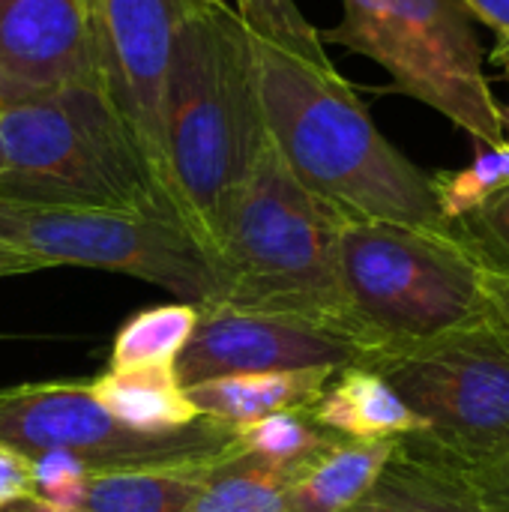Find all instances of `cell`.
Listing matches in <instances>:
<instances>
[{"label":"cell","mask_w":509,"mask_h":512,"mask_svg":"<svg viewBox=\"0 0 509 512\" xmlns=\"http://www.w3.org/2000/svg\"><path fill=\"white\" fill-rule=\"evenodd\" d=\"M267 144L252 33L228 0H195L177 27L165 87V192L213 264L231 204Z\"/></svg>","instance_id":"obj_1"},{"label":"cell","mask_w":509,"mask_h":512,"mask_svg":"<svg viewBox=\"0 0 509 512\" xmlns=\"http://www.w3.org/2000/svg\"><path fill=\"white\" fill-rule=\"evenodd\" d=\"M252 45L270 147L312 195L354 222L447 228L432 177L387 141L336 66H315L258 36Z\"/></svg>","instance_id":"obj_2"},{"label":"cell","mask_w":509,"mask_h":512,"mask_svg":"<svg viewBox=\"0 0 509 512\" xmlns=\"http://www.w3.org/2000/svg\"><path fill=\"white\" fill-rule=\"evenodd\" d=\"M342 225L345 216L312 195L267 144L240 186L219 240L216 303L300 315L357 339L339 282Z\"/></svg>","instance_id":"obj_3"},{"label":"cell","mask_w":509,"mask_h":512,"mask_svg":"<svg viewBox=\"0 0 509 512\" xmlns=\"http://www.w3.org/2000/svg\"><path fill=\"white\" fill-rule=\"evenodd\" d=\"M0 195L177 219L138 135L102 84L0 102Z\"/></svg>","instance_id":"obj_4"},{"label":"cell","mask_w":509,"mask_h":512,"mask_svg":"<svg viewBox=\"0 0 509 512\" xmlns=\"http://www.w3.org/2000/svg\"><path fill=\"white\" fill-rule=\"evenodd\" d=\"M339 282L363 360L486 318L483 270L450 228L345 219Z\"/></svg>","instance_id":"obj_5"},{"label":"cell","mask_w":509,"mask_h":512,"mask_svg":"<svg viewBox=\"0 0 509 512\" xmlns=\"http://www.w3.org/2000/svg\"><path fill=\"white\" fill-rule=\"evenodd\" d=\"M360 363L423 420L396 441L408 456L468 477L509 453V339L489 318Z\"/></svg>","instance_id":"obj_6"},{"label":"cell","mask_w":509,"mask_h":512,"mask_svg":"<svg viewBox=\"0 0 509 512\" xmlns=\"http://www.w3.org/2000/svg\"><path fill=\"white\" fill-rule=\"evenodd\" d=\"M474 21L462 0H342V21L321 39L375 60L396 93L495 147L504 141V108L483 72Z\"/></svg>","instance_id":"obj_7"},{"label":"cell","mask_w":509,"mask_h":512,"mask_svg":"<svg viewBox=\"0 0 509 512\" xmlns=\"http://www.w3.org/2000/svg\"><path fill=\"white\" fill-rule=\"evenodd\" d=\"M0 246L42 267H96L159 285L180 303H216L219 273L192 231L159 213L0 195Z\"/></svg>","instance_id":"obj_8"},{"label":"cell","mask_w":509,"mask_h":512,"mask_svg":"<svg viewBox=\"0 0 509 512\" xmlns=\"http://www.w3.org/2000/svg\"><path fill=\"white\" fill-rule=\"evenodd\" d=\"M237 441V426L201 417L177 432H132L81 381H42L0 390V444L27 459L69 453L90 474L210 465Z\"/></svg>","instance_id":"obj_9"},{"label":"cell","mask_w":509,"mask_h":512,"mask_svg":"<svg viewBox=\"0 0 509 512\" xmlns=\"http://www.w3.org/2000/svg\"><path fill=\"white\" fill-rule=\"evenodd\" d=\"M363 348L345 330L300 315L237 309L228 303L198 306L195 330L174 360L183 387L252 372L348 369Z\"/></svg>","instance_id":"obj_10"},{"label":"cell","mask_w":509,"mask_h":512,"mask_svg":"<svg viewBox=\"0 0 509 512\" xmlns=\"http://www.w3.org/2000/svg\"><path fill=\"white\" fill-rule=\"evenodd\" d=\"M195 0H99L93 18L102 84L165 186V87L174 36ZM174 207V204H171Z\"/></svg>","instance_id":"obj_11"},{"label":"cell","mask_w":509,"mask_h":512,"mask_svg":"<svg viewBox=\"0 0 509 512\" xmlns=\"http://www.w3.org/2000/svg\"><path fill=\"white\" fill-rule=\"evenodd\" d=\"M84 84L102 72L81 0H0V102Z\"/></svg>","instance_id":"obj_12"},{"label":"cell","mask_w":509,"mask_h":512,"mask_svg":"<svg viewBox=\"0 0 509 512\" xmlns=\"http://www.w3.org/2000/svg\"><path fill=\"white\" fill-rule=\"evenodd\" d=\"M309 414L324 429L354 441H399L423 432V420L402 402L390 381L363 363L339 369Z\"/></svg>","instance_id":"obj_13"},{"label":"cell","mask_w":509,"mask_h":512,"mask_svg":"<svg viewBox=\"0 0 509 512\" xmlns=\"http://www.w3.org/2000/svg\"><path fill=\"white\" fill-rule=\"evenodd\" d=\"M333 369H297V372H252V375H228L186 387V396L201 411V417L249 426L255 420L306 411L318 402Z\"/></svg>","instance_id":"obj_14"},{"label":"cell","mask_w":509,"mask_h":512,"mask_svg":"<svg viewBox=\"0 0 509 512\" xmlns=\"http://www.w3.org/2000/svg\"><path fill=\"white\" fill-rule=\"evenodd\" d=\"M93 399L132 432H177L201 420V411L177 381L174 366L108 369L90 381Z\"/></svg>","instance_id":"obj_15"},{"label":"cell","mask_w":509,"mask_h":512,"mask_svg":"<svg viewBox=\"0 0 509 512\" xmlns=\"http://www.w3.org/2000/svg\"><path fill=\"white\" fill-rule=\"evenodd\" d=\"M396 453V441L339 438L315 456L291 486V512L351 510L381 477Z\"/></svg>","instance_id":"obj_16"},{"label":"cell","mask_w":509,"mask_h":512,"mask_svg":"<svg viewBox=\"0 0 509 512\" xmlns=\"http://www.w3.org/2000/svg\"><path fill=\"white\" fill-rule=\"evenodd\" d=\"M345 512H480V507L465 477L414 459L396 444L375 486Z\"/></svg>","instance_id":"obj_17"},{"label":"cell","mask_w":509,"mask_h":512,"mask_svg":"<svg viewBox=\"0 0 509 512\" xmlns=\"http://www.w3.org/2000/svg\"><path fill=\"white\" fill-rule=\"evenodd\" d=\"M213 465V462H210ZM210 465L90 474L81 512H183L198 495Z\"/></svg>","instance_id":"obj_18"},{"label":"cell","mask_w":509,"mask_h":512,"mask_svg":"<svg viewBox=\"0 0 509 512\" xmlns=\"http://www.w3.org/2000/svg\"><path fill=\"white\" fill-rule=\"evenodd\" d=\"M297 474L273 468L234 447L216 459L183 512H291Z\"/></svg>","instance_id":"obj_19"},{"label":"cell","mask_w":509,"mask_h":512,"mask_svg":"<svg viewBox=\"0 0 509 512\" xmlns=\"http://www.w3.org/2000/svg\"><path fill=\"white\" fill-rule=\"evenodd\" d=\"M198 321L195 303H165L132 315L114 336L111 369L174 366Z\"/></svg>","instance_id":"obj_20"},{"label":"cell","mask_w":509,"mask_h":512,"mask_svg":"<svg viewBox=\"0 0 509 512\" xmlns=\"http://www.w3.org/2000/svg\"><path fill=\"white\" fill-rule=\"evenodd\" d=\"M339 438L342 435L315 423L306 408V411H285V414L255 420L249 426H240L234 450L255 456L273 468L300 474L315 456H321Z\"/></svg>","instance_id":"obj_21"},{"label":"cell","mask_w":509,"mask_h":512,"mask_svg":"<svg viewBox=\"0 0 509 512\" xmlns=\"http://www.w3.org/2000/svg\"><path fill=\"white\" fill-rule=\"evenodd\" d=\"M432 177V192L447 228L462 216L489 204L498 192L509 186V144L501 141L495 147H480L471 165L459 171H438Z\"/></svg>","instance_id":"obj_22"},{"label":"cell","mask_w":509,"mask_h":512,"mask_svg":"<svg viewBox=\"0 0 509 512\" xmlns=\"http://www.w3.org/2000/svg\"><path fill=\"white\" fill-rule=\"evenodd\" d=\"M228 6L240 15L246 30L261 42L282 48L294 57H303L315 66L333 69L321 30L309 24L297 0H231Z\"/></svg>","instance_id":"obj_23"},{"label":"cell","mask_w":509,"mask_h":512,"mask_svg":"<svg viewBox=\"0 0 509 512\" xmlns=\"http://www.w3.org/2000/svg\"><path fill=\"white\" fill-rule=\"evenodd\" d=\"M450 234L465 246L483 273L509 279V186L480 210L453 222Z\"/></svg>","instance_id":"obj_24"},{"label":"cell","mask_w":509,"mask_h":512,"mask_svg":"<svg viewBox=\"0 0 509 512\" xmlns=\"http://www.w3.org/2000/svg\"><path fill=\"white\" fill-rule=\"evenodd\" d=\"M87 477H90L87 465L78 462L75 456L42 453L33 459V498L54 504V507L78 510Z\"/></svg>","instance_id":"obj_25"},{"label":"cell","mask_w":509,"mask_h":512,"mask_svg":"<svg viewBox=\"0 0 509 512\" xmlns=\"http://www.w3.org/2000/svg\"><path fill=\"white\" fill-rule=\"evenodd\" d=\"M480 512H509V453L465 477Z\"/></svg>","instance_id":"obj_26"},{"label":"cell","mask_w":509,"mask_h":512,"mask_svg":"<svg viewBox=\"0 0 509 512\" xmlns=\"http://www.w3.org/2000/svg\"><path fill=\"white\" fill-rule=\"evenodd\" d=\"M33 495V459L0 444V507Z\"/></svg>","instance_id":"obj_27"},{"label":"cell","mask_w":509,"mask_h":512,"mask_svg":"<svg viewBox=\"0 0 509 512\" xmlns=\"http://www.w3.org/2000/svg\"><path fill=\"white\" fill-rule=\"evenodd\" d=\"M477 21L489 24L501 36L498 60H509V0H462Z\"/></svg>","instance_id":"obj_28"},{"label":"cell","mask_w":509,"mask_h":512,"mask_svg":"<svg viewBox=\"0 0 509 512\" xmlns=\"http://www.w3.org/2000/svg\"><path fill=\"white\" fill-rule=\"evenodd\" d=\"M483 303H486V318L509 339V279L483 273Z\"/></svg>","instance_id":"obj_29"},{"label":"cell","mask_w":509,"mask_h":512,"mask_svg":"<svg viewBox=\"0 0 509 512\" xmlns=\"http://www.w3.org/2000/svg\"><path fill=\"white\" fill-rule=\"evenodd\" d=\"M36 270H45L36 258L30 255H21L9 246H0V279L3 276H21V273H36Z\"/></svg>","instance_id":"obj_30"},{"label":"cell","mask_w":509,"mask_h":512,"mask_svg":"<svg viewBox=\"0 0 509 512\" xmlns=\"http://www.w3.org/2000/svg\"><path fill=\"white\" fill-rule=\"evenodd\" d=\"M0 512H81V510L54 507V504H45V501H39V498L27 495V498H18V501H12V504H3Z\"/></svg>","instance_id":"obj_31"},{"label":"cell","mask_w":509,"mask_h":512,"mask_svg":"<svg viewBox=\"0 0 509 512\" xmlns=\"http://www.w3.org/2000/svg\"><path fill=\"white\" fill-rule=\"evenodd\" d=\"M81 6H84L87 18H90V24H93V18H96V9H99V0H81Z\"/></svg>","instance_id":"obj_32"},{"label":"cell","mask_w":509,"mask_h":512,"mask_svg":"<svg viewBox=\"0 0 509 512\" xmlns=\"http://www.w3.org/2000/svg\"><path fill=\"white\" fill-rule=\"evenodd\" d=\"M504 141L509 144V102L507 108H504Z\"/></svg>","instance_id":"obj_33"}]
</instances>
